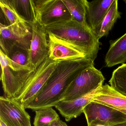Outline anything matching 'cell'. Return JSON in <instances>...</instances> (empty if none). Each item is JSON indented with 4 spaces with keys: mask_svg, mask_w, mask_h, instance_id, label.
<instances>
[{
    "mask_svg": "<svg viewBox=\"0 0 126 126\" xmlns=\"http://www.w3.org/2000/svg\"><path fill=\"white\" fill-rule=\"evenodd\" d=\"M94 62L87 58L60 62L35 98L23 105L25 109L35 111L39 109L55 107L63 100L65 93L72 81L83 70L94 66Z\"/></svg>",
    "mask_w": 126,
    "mask_h": 126,
    "instance_id": "cell-1",
    "label": "cell"
},
{
    "mask_svg": "<svg viewBox=\"0 0 126 126\" xmlns=\"http://www.w3.org/2000/svg\"><path fill=\"white\" fill-rule=\"evenodd\" d=\"M51 34L79 47L86 57L94 62L101 43L87 26L72 19L68 21L45 28Z\"/></svg>",
    "mask_w": 126,
    "mask_h": 126,
    "instance_id": "cell-2",
    "label": "cell"
},
{
    "mask_svg": "<svg viewBox=\"0 0 126 126\" xmlns=\"http://www.w3.org/2000/svg\"><path fill=\"white\" fill-rule=\"evenodd\" d=\"M59 62L52 61L47 57L31 73L21 90L14 98L23 105L33 100L41 91Z\"/></svg>",
    "mask_w": 126,
    "mask_h": 126,
    "instance_id": "cell-3",
    "label": "cell"
},
{
    "mask_svg": "<svg viewBox=\"0 0 126 126\" xmlns=\"http://www.w3.org/2000/svg\"><path fill=\"white\" fill-rule=\"evenodd\" d=\"M105 79L100 71L94 66L88 67L81 72L69 85L63 101L73 100L90 93L103 85Z\"/></svg>",
    "mask_w": 126,
    "mask_h": 126,
    "instance_id": "cell-4",
    "label": "cell"
},
{
    "mask_svg": "<svg viewBox=\"0 0 126 126\" xmlns=\"http://www.w3.org/2000/svg\"><path fill=\"white\" fill-rule=\"evenodd\" d=\"M34 2L36 20L45 28L72 19L62 0H34Z\"/></svg>",
    "mask_w": 126,
    "mask_h": 126,
    "instance_id": "cell-5",
    "label": "cell"
},
{
    "mask_svg": "<svg viewBox=\"0 0 126 126\" xmlns=\"http://www.w3.org/2000/svg\"><path fill=\"white\" fill-rule=\"evenodd\" d=\"M87 125L103 124L113 126L126 121V114L105 105L92 101L83 110Z\"/></svg>",
    "mask_w": 126,
    "mask_h": 126,
    "instance_id": "cell-6",
    "label": "cell"
},
{
    "mask_svg": "<svg viewBox=\"0 0 126 126\" xmlns=\"http://www.w3.org/2000/svg\"><path fill=\"white\" fill-rule=\"evenodd\" d=\"M0 120L7 126H31L30 115L14 98L0 97Z\"/></svg>",
    "mask_w": 126,
    "mask_h": 126,
    "instance_id": "cell-7",
    "label": "cell"
},
{
    "mask_svg": "<svg viewBox=\"0 0 126 126\" xmlns=\"http://www.w3.org/2000/svg\"><path fill=\"white\" fill-rule=\"evenodd\" d=\"M47 35L48 57L51 60L60 62L87 58L82 51L75 45L51 34L47 33Z\"/></svg>",
    "mask_w": 126,
    "mask_h": 126,
    "instance_id": "cell-8",
    "label": "cell"
},
{
    "mask_svg": "<svg viewBox=\"0 0 126 126\" xmlns=\"http://www.w3.org/2000/svg\"><path fill=\"white\" fill-rule=\"evenodd\" d=\"M0 50L3 51L13 46L30 50L32 37V28L0 23Z\"/></svg>",
    "mask_w": 126,
    "mask_h": 126,
    "instance_id": "cell-9",
    "label": "cell"
},
{
    "mask_svg": "<svg viewBox=\"0 0 126 126\" xmlns=\"http://www.w3.org/2000/svg\"><path fill=\"white\" fill-rule=\"evenodd\" d=\"M0 63L1 66L0 80L5 97L15 98L19 93L27 78L33 71L13 70L7 65L1 55Z\"/></svg>",
    "mask_w": 126,
    "mask_h": 126,
    "instance_id": "cell-10",
    "label": "cell"
},
{
    "mask_svg": "<svg viewBox=\"0 0 126 126\" xmlns=\"http://www.w3.org/2000/svg\"><path fill=\"white\" fill-rule=\"evenodd\" d=\"M32 37L29 50V60L33 69L48 56L47 35L45 28L35 20L31 25Z\"/></svg>",
    "mask_w": 126,
    "mask_h": 126,
    "instance_id": "cell-11",
    "label": "cell"
},
{
    "mask_svg": "<svg viewBox=\"0 0 126 126\" xmlns=\"http://www.w3.org/2000/svg\"><path fill=\"white\" fill-rule=\"evenodd\" d=\"M102 86H99L90 93L75 99L62 101L55 106V108L66 121H69L83 113L84 108L101 91Z\"/></svg>",
    "mask_w": 126,
    "mask_h": 126,
    "instance_id": "cell-12",
    "label": "cell"
},
{
    "mask_svg": "<svg viewBox=\"0 0 126 126\" xmlns=\"http://www.w3.org/2000/svg\"><path fill=\"white\" fill-rule=\"evenodd\" d=\"M114 0H84L86 10V24L92 31L101 23Z\"/></svg>",
    "mask_w": 126,
    "mask_h": 126,
    "instance_id": "cell-13",
    "label": "cell"
},
{
    "mask_svg": "<svg viewBox=\"0 0 126 126\" xmlns=\"http://www.w3.org/2000/svg\"><path fill=\"white\" fill-rule=\"evenodd\" d=\"M92 101L101 103L119 110H126V96L113 90L108 84L103 85Z\"/></svg>",
    "mask_w": 126,
    "mask_h": 126,
    "instance_id": "cell-14",
    "label": "cell"
},
{
    "mask_svg": "<svg viewBox=\"0 0 126 126\" xmlns=\"http://www.w3.org/2000/svg\"><path fill=\"white\" fill-rule=\"evenodd\" d=\"M110 46L105 55V66L110 67L126 62V33L117 39L110 41Z\"/></svg>",
    "mask_w": 126,
    "mask_h": 126,
    "instance_id": "cell-15",
    "label": "cell"
},
{
    "mask_svg": "<svg viewBox=\"0 0 126 126\" xmlns=\"http://www.w3.org/2000/svg\"><path fill=\"white\" fill-rule=\"evenodd\" d=\"M118 0H114L102 22L93 31L99 40L102 37L107 36L118 19L121 18V13L118 11Z\"/></svg>",
    "mask_w": 126,
    "mask_h": 126,
    "instance_id": "cell-16",
    "label": "cell"
},
{
    "mask_svg": "<svg viewBox=\"0 0 126 126\" xmlns=\"http://www.w3.org/2000/svg\"><path fill=\"white\" fill-rule=\"evenodd\" d=\"M0 6L1 11L8 22V25L31 28V27L19 15L12 0H0Z\"/></svg>",
    "mask_w": 126,
    "mask_h": 126,
    "instance_id": "cell-17",
    "label": "cell"
},
{
    "mask_svg": "<svg viewBox=\"0 0 126 126\" xmlns=\"http://www.w3.org/2000/svg\"><path fill=\"white\" fill-rule=\"evenodd\" d=\"M20 16L31 26L36 20L34 0H12Z\"/></svg>",
    "mask_w": 126,
    "mask_h": 126,
    "instance_id": "cell-18",
    "label": "cell"
},
{
    "mask_svg": "<svg viewBox=\"0 0 126 126\" xmlns=\"http://www.w3.org/2000/svg\"><path fill=\"white\" fill-rule=\"evenodd\" d=\"M62 1L69 11L72 19L78 22L86 25L84 0H62Z\"/></svg>",
    "mask_w": 126,
    "mask_h": 126,
    "instance_id": "cell-19",
    "label": "cell"
},
{
    "mask_svg": "<svg viewBox=\"0 0 126 126\" xmlns=\"http://www.w3.org/2000/svg\"><path fill=\"white\" fill-rule=\"evenodd\" d=\"M109 83L113 90L126 96V64L113 71Z\"/></svg>",
    "mask_w": 126,
    "mask_h": 126,
    "instance_id": "cell-20",
    "label": "cell"
},
{
    "mask_svg": "<svg viewBox=\"0 0 126 126\" xmlns=\"http://www.w3.org/2000/svg\"><path fill=\"white\" fill-rule=\"evenodd\" d=\"M3 52L15 62L21 65L28 66L34 69L30 64L29 50L17 46H13L8 48Z\"/></svg>",
    "mask_w": 126,
    "mask_h": 126,
    "instance_id": "cell-21",
    "label": "cell"
},
{
    "mask_svg": "<svg viewBox=\"0 0 126 126\" xmlns=\"http://www.w3.org/2000/svg\"><path fill=\"white\" fill-rule=\"evenodd\" d=\"M34 126H50L51 123L59 117L52 107L39 109L35 111Z\"/></svg>",
    "mask_w": 126,
    "mask_h": 126,
    "instance_id": "cell-22",
    "label": "cell"
},
{
    "mask_svg": "<svg viewBox=\"0 0 126 126\" xmlns=\"http://www.w3.org/2000/svg\"><path fill=\"white\" fill-rule=\"evenodd\" d=\"M50 126H68L66 123L61 120L60 117L54 121Z\"/></svg>",
    "mask_w": 126,
    "mask_h": 126,
    "instance_id": "cell-23",
    "label": "cell"
},
{
    "mask_svg": "<svg viewBox=\"0 0 126 126\" xmlns=\"http://www.w3.org/2000/svg\"><path fill=\"white\" fill-rule=\"evenodd\" d=\"M88 126H107L103 124H99V123H97V124H91L88 125Z\"/></svg>",
    "mask_w": 126,
    "mask_h": 126,
    "instance_id": "cell-24",
    "label": "cell"
},
{
    "mask_svg": "<svg viewBox=\"0 0 126 126\" xmlns=\"http://www.w3.org/2000/svg\"><path fill=\"white\" fill-rule=\"evenodd\" d=\"M113 126H126V121Z\"/></svg>",
    "mask_w": 126,
    "mask_h": 126,
    "instance_id": "cell-25",
    "label": "cell"
},
{
    "mask_svg": "<svg viewBox=\"0 0 126 126\" xmlns=\"http://www.w3.org/2000/svg\"><path fill=\"white\" fill-rule=\"evenodd\" d=\"M0 126H7L2 121L0 120Z\"/></svg>",
    "mask_w": 126,
    "mask_h": 126,
    "instance_id": "cell-26",
    "label": "cell"
},
{
    "mask_svg": "<svg viewBox=\"0 0 126 126\" xmlns=\"http://www.w3.org/2000/svg\"><path fill=\"white\" fill-rule=\"evenodd\" d=\"M120 110V111H121L122 112L126 114V110Z\"/></svg>",
    "mask_w": 126,
    "mask_h": 126,
    "instance_id": "cell-27",
    "label": "cell"
},
{
    "mask_svg": "<svg viewBox=\"0 0 126 126\" xmlns=\"http://www.w3.org/2000/svg\"><path fill=\"white\" fill-rule=\"evenodd\" d=\"M124 2H125V3L126 4V0H124Z\"/></svg>",
    "mask_w": 126,
    "mask_h": 126,
    "instance_id": "cell-28",
    "label": "cell"
}]
</instances>
